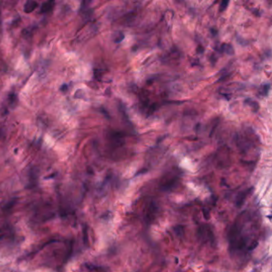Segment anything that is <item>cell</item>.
Returning <instances> with one entry per match:
<instances>
[{"label": "cell", "instance_id": "cell-1", "mask_svg": "<svg viewBox=\"0 0 272 272\" xmlns=\"http://www.w3.org/2000/svg\"><path fill=\"white\" fill-rule=\"evenodd\" d=\"M13 234V231L10 226L3 225L0 228V240L10 237Z\"/></svg>", "mask_w": 272, "mask_h": 272}, {"label": "cell", "instance_id": "cell-2", "mask_svg": "<svg viewBox=\"0 0 272 272\" xmlns=\"http://www.w3.org/2000/svg\"><path fill=\"white\" fill-rule=\"evenodd\" d=\"M38 7V2L34 1H28L24 5V12L26 14H30L33 12Z\"/></svg>", "mask_w": 272, "mask_h": 272}, {"label": "cell", "instance_id": "cell-3", "mask_svg": "<svg viewBox=\"0 0 272 272\" xmlns=\"http://www.w3.org/2000/svg\"><path fill=\"white\" fill-rule=\"evenodd\" d=\"M54 6V1H48V2H43L41 6V10L40 11L42 13H47V12L50 11Z\"/></svg>", "mask_w": 272, "mask_h": 272}, {"label": "cell", "instance_id": "cell-4", "mask_svg": "<svg viewBox=\"0 0 272 272\" xmlns=\"http://www.w3.org/2000/svg\"><path fill=\"white\" fill-rule=\"evenodd\" d=\"M220 50H222L221 52L226 53V54H229V55H233L234 54V49H233L232 46L231 44H226V43L223 44L220 48Z\"/></svg>", "mask_w": 272, "mask_h": 272}, {"label": "cell", "instance_id": "cell-5", "mask_svg": "<svg viewBox=\"0 0 272 272\" xmlns=\"http://www.w3.org/2000/svg\"><path fill=\"white\" fill-rule=\"evenodd\" d=\"M245 102H246L247 105H249V106H251V108L253 109L255 112H257V111L259 110V104L257 103L256 101H252V100H251V99L248 98V99H247L246 101H245Z\"/></svg>", "mask_w": 272, "mask_h": 272}, {"label": "cell", "instance_id": "cell-6", "mask_svg": "<svg viewBox=\"0 0 272 272\" xmlns=\"http://www.w3.org/2000/svg\"><path fill=\"white\" fill-rule=\"evenodd\" d=\"M124 38V34L121 33V32H117L113 34V41L117 43H119L121 41H123Z\"/></svg>", "mask_w": 272, "mask_h": 272}, {"label": "cell", "instance_id": "cell-7", "mask_svg": "<svg viewBox=\"0 0 272 272\" xmlns=\"http://www.w3.org/2000/svg\"><path fill=\"white\" fill-rule=\"evenodd\" d=\"M228 4H229V2L227 1V0H224L223 2H221L220 4V11H223V10H225L227 9V7H228Z\"/></svg>", "mask_w": 272, "mask_h": 272}, {"label": "cell", "instance_id": "cell-8", "mask_svg": "<svg viewBox=\"0 0 272 272\" xmlns=\"http://www.w3.org/2000/svg\"><path fill=\"white\" fill-rule=\"evenodd\" d=\"M269 89H270V85L269 84H266L263 85V94L264 96H267L268 94V92H269Z\"/></svg>", "mask_w": 272, "mask_h": 272}]
</instances>
